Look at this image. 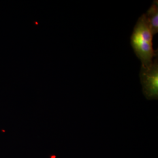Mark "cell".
<instances>
[{
	"label": "cell",
	"instance_id": "obj_1",
	"mask_svg": "<svg viewBox=\"0 0 158 158\" xmlns=\"http://www.w3.org/2000/svg\"><path fill=\"white\" fill-rule=\"evenodd\" d=\"M140 79L143 93L148 100L158 98V60L155 57L153 63L141 69Z\"/></svg>",
	"mask_w": 158,
	"mask_h": 158
},
{
	"label": "cell",
	"instance_id": "obj_2",
	"mask_svg": "<svg viewBox=\"0 0 158 158\" xmlns=\"http://www.w3.org/2000/svg\"><path fill=\"white\" fill-rule=\"evenodd\" d=\"M131 44L141 62V67L146 68L153 63V59L158 57V51L153 49L152 42L143 40L138 35L132 33L131 38Z\"/></svg>",
	"mask_w": 158,
	"mask_h": 158
},
{
	"label": "cell",
	"instance_id": "obj_3",
	"mask_svg": "<svg viewBox=\"0 0 158 158\" xmlns=\"http://www.w3.org/2000/svg\"><path fill=\"white\" fill-rule=\"evenodd\" d=\"M144 15L152 32L153 35L158 32V2L154 1L152 5L149 8Z\"/></svg>",
	"mask_w": 158,
	"mask_h": 158
}]
</instances>
